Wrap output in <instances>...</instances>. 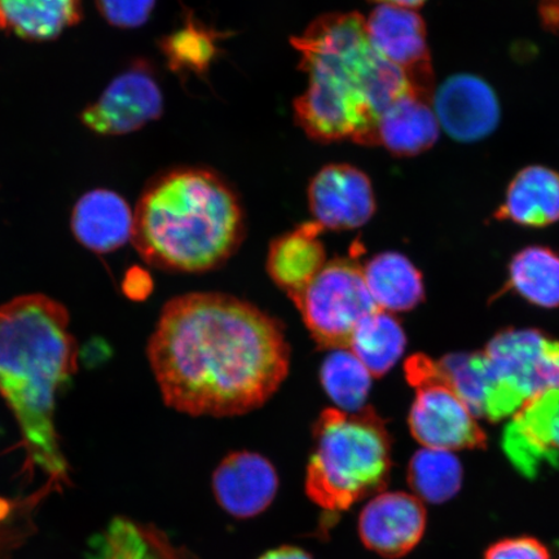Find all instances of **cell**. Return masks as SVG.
<instances>
[{
  "mask_svg": "<svg viewBox=\"0 0 559 559\" xmlns=\"http://www.w3.org/2000/svg\"><path fill=\"white\" fill-rule=\"evenodd\" d=\"M309 205L324 229L352 230L366 226L376 213V194L368 175L353 165L332 164L311 180Z\"/></svg>",
  "mask_w": 559,
  "mask_h": 559,
  "instance_id": "12",
  "label": "cell"
},
{
  "mask_svg": "<svg viewBox=\"0 0 559 559\" xmlns=\"http://www.w3.org/2000/svg\"><path fill=\"white\" fill-rule=\"evenodd\" d=\"M295 305L317 344L331 349L348 348L356 328L380 310L354 258L328 261Z\"/></svg>",
  "mask_w": 559,
  "mask_h": 559,
  "instance_id": "8",
  "label": "cell"
},
{
  "mask_svg": "<svg viewBox=\"0 0 559 559\" xmlns=\"http://www.w3.org/2000/svg\"><path fill=\"white\" fill-rule=\"evenodd\" d=\"M498 221L543 228L559 222V174L542 165L524 167L508 187Z\"/></svg>",
  "mask_w": 559,
  "mask_h": 559,
  "instance_id": "18",
  "label": "cell"
},
{
  "mask_svg": "<svg viewBox=\"0 0 559 559\" xmlns=\"http://www.w3.org/2000/svg\"><path fill=\"white\" fill-rule=\"evenodd\" d=\"M407 335L393 313L376 311L361 321L349 342L356 358L373 377H382L390 372L402 358Z\"/></svg>",
  "mask_w": 559,
  "mask_h": 559,
  "instance_id": "24",
  "label": "cell"
},
{
  "mask_svg": "<svg viewBox=\"0 0 559 559\" xmlns=\"http://www.w3.org/2000/svg\"><path fill=\"white\" fill-rule=\"evenodd\" d=\"M539 13L547 29L559 35V0H539Z\"/></svg>",
  "mask_w": 559,
  "mask_h": 559,
  "instance_id": "31",
  "label": "cell"
},
{
  "mask_svg": "<svg viewBox=\"0 0 559 559\" xmlns=\"http://www.w3.org/2000/svg\"><path fill=\"white\" fill-rule=\"evenodd\" d=\"M260 559H312L304 549L296 547H280L269 550Z\"/></svg>",
  "mask_w": 559,
  "mask_h": 559,
  "instance_id": "32",
  "label": "cell"
},
{
  "mask_svg": "<svg viewBox=\"0 0 559 559\" xmlns=\"http://www.w3.org/2000/svg\"><path fill=\"white\" fill-rule=\"evenodd\" d=\"M72 230L83 247L107 254L132 240L134 214L120 194L108 190L91 191L74 206Z\"/></svg>",
  "mask_w": 559,
  "mask_h": 559,
  "instance_id": "16",
  "label": "cell"
},
{
  "mask_svg": "<svg viewBox=\"0 0 559 559\" xmlns=\"http://www.w3.org/2000/svg\"><path fill=\"white\" fill-rule=\"evenodd\" d=\"M485 559H550V554L542 542L520 536L492 544L486 550Z\"/></svg>",
  "mask_w": 559,
  "mask_h": 559,
  "instance_id": "30",
  "label": "cell"
},
{
  "mask_svg": "<svg viewBox=\"0 0 559 559\" xmlns=\"http://www.w3.org/2000/svg\"><path fill=\"white\" fill-rule=\"evenodd\" d=\"M103 17L122 29H135L148 21L156 0H96Z\"/></svg>",
  "mask_w": 559,
  "mask_h": 559,
  "instance_id": "29",
  "label": "cell"
},
{
  "mask_svg": "<svg viewBox=\"0 0 559 559\" xmlns=\"http://www.w3.org/2000/svg\"><path fill=\"white\" fill-rule=\"evenodd\" d=\"M167 407L230 417L267 403L289 373L282 323L225 293L173 298L146 346Z\"/></svg>",
  "mask_w": 559,
  "mask_h": 559,
  "instance_id": "1",
  "label": "cell"
},
{
  "mask_svg": "<svg viewBox=\"0 0 559 559\" xmlns=\"http://www.w3.org/2000/svg\"><path fill=\"white\" fill-rule=\"evenodd\" d=\"M372 374L349 348H335L320 369V381L335 408L348 414L365 409Z\"/></svg>",
  "mask_w": 559,
  "mask_h": 559,
  "instance_id": "26",
  "label": "cell"
},
{
  "mask_svg": "<svg viewBox=\"0 0 559 559\" xmlns=\"http://www.w3.org/2000/svg\"><path fill=\"white\" fill-rule=\"evenodd\" d=\"M324 230L317 222L305 223L270 245L269 274L293 304L328 262L324 243L319 239Z\"/></svg>",
  "mask_w": 559,
  "mask_h": 559,
  "instance_id": "17",
  "label": "cell"
},
{
  "mask_svg": "<svg viewBox=\"0 0 559 559\" xmlns=\"http://www.w3.org/2000/svg\"><path fill=\"white\" fill-rule=\"evenodd\" d=\"M416 397L409 411L412 436L428 449L477 450L487 437L439 361L418 354L405 365Z\"/></svg>",
  "mask_w": 559,
  "mask_h": 559,
  "instance_id": "7",
  "label": "cell"
},
{
  "mask_svg": "<svg viewBox=\"0 0 559 559\" xmlns=\"http://www.w3.org/2000/svg\"><path fill=\"white\" fill-rule=\"evenodd\" d=\"M55 489L45 486L31 499L11 501L0 499V559H10L13 549L29 537L35 528L32 526V512L38 502Z\"/></svg>",
  "mask_w": 559,
  "mask_h": 559,
  "instance_id": "28",
  "label": "cell"
},
{
  "mask_svg": "<svg viewBox=\"0 0 559 559\" xmlns=\"http://www.w3.org/2000/svg\"><path fill=\"white\" fill-rule=\"evenodd\" d=\"M463 465L453 452L438 449L417 451L408 466V484L415 496L430 504H443L463 486Z\"/></svg>",
  "mask_w": 559,
  "mask_h": 559,
  "instance_id": "25",
  "label": "cell"
},
{
  "mask_svg": "<svg viewBox=\"0 0 559 559\" xmlns=\"http://www.w3.org/2000/svg\"><path fill=\"white\" fill-rule=\"evenodd\" d=\"M278 477L274 465L253 452H234L213 474V491L218 504L239 520L253 519L274 501Z\"/></svg>",
  "mask_w": 559,
  "mask_h": 559,
  "instance_id": "15",
  "label": "cell"
},
{
  "mask_svg": "<svg viewBox=\"0 0 559 559\" xmlns=\"http://www.w3.org/2000/svg\"><path fill=\"white\" fill-rule=\"evenodd\" d=\"M239 195L206 167H178L145 188L134 215L132 242L143 260L165 271H212L245 237Z\"/></svg>",
  "mask_w": 559,
  "mask_h": 559,
  "instance_id": "4",
  "label": "cell"
},
{
  "mask_svg": "<svg viewBox=\"0 0 559 559\" xmlns=\"http://www.w3.org/2000/svg\"><path fill=\"white\" fill-rule=\"evenodd\" d=\"M362 272L370 296L382 311L408 312L425 298L421 272L407 257L396 251L376 255Z\"/></svg>",
  "mask_w": 559,
  "mask_h": 559,
  "instance_id": "21",
  "label": "cell"
},
{
  "mask_svg": "<svg viewBox=\"0 0 559 559\" xmlns=\"http://www.w3.org/2000/svg\"><path fill=\"white\" fill-rule=\"evenodd\" d=\"M82 16V0H0V32L25 40L58 38Z\"/></svg>",
  "mask_w": 559,
  "mask_h": 559,
  "instance_id": "20",
  "label": "cell"
},
{
  "mask_svg": "<svg viewBox=\"0 0 559 559\" xmlns=\"http://www.w3.org/2000/svg\"><path fill=\"white\" fill-rule=\"evenodd\" d=\"M88 559H194L153 526L116 516L90 544Z\"/></svg>",
  "mask_w": 559,
  "mask_h": 559,
  "instance_id": "22",
  "label": "cell"
},
{
  "mask_svg": "<svg viewBox=\"0 0 559 559\" xmlns=\"http://www.w3.org/2000/svg\"><path fill=\"white\" fill-rule=\"evenodd\" d=\"M370 2L379 3L380 5L400 7L405 10H416L426 3V0H370Z\"/></svg>",
  "mask_w": 559,
  "mask_h": 559,
  "instance_id": "33",
  "label": "cell"
},
{
  "mask_svg": "<svg viewBox=\"0 0 559 559\" xmlns=\"http://www.w3.org/2000/svg\"><path fill=\"white\" fill-rule=\"evenodd\" d=\"M312 436L305 488L319 508L331 514L346 512L386 488L391 439L373 408L355 414L328 408L314 423Z\"/></svg>",
  "mask_w": 559,
  "mask_h": 559,
  "instance_id": "5",
  "label": "cell"
},
{
  "mask_svg": "<svg viewBox=\"0 0 559 559\" xmlns=\"http://www.w3.org/2000/svg\"><path fill=\"white\" fill-rule=\"evenodd\" d=\"M428 514L423 501L407 492H381L361 510L359 535L374 554L397 559L423 540Z\"/></svg>",
  "mask_w": 559,
  "mask_h": 559,
  "instance_id": "13",
  "label": "cell"
},
{
  "mask_svg": "<svg viewBox=\"0 0 559 559\" xmlns=\"http://www.w3.org/2000/svg\"><path fill=\"white\" fill-rule=\"evenodd\" d=\"M163 111V91L152 68L142 61L116 76L81 118L95 134L126 135L156 121Z\"/></svg>",
  "mask_w": 559,
  "mask_h": 559,
  "instance_id": "9",
  "label": "cell"
},
{
  "mask_svg": "<svg viewBox=\"0 0 559 559\" xmlns=\"http://www.w3.org/2000/svg\"><path fill=\"white\" fill-rule=\"evenodd\" d=\"M440 129L459 143H475L498 129L501 108L488 83L471 73L453 74L432 95Z\"/></svg>",
  "mask_w": 559,
  "mask_h": 559,
  "instance_id": "11",
  "label": "cell"
},
{
  "mask_svg": "<svg viewBox=\"0 0 559 559\" xmlns=\"http://www.w3.org/2000/svg\"><path fill=\"white\" fill-rule=\"evenodd\" d=\"M366 27L374 50L402 70L417 94L431 100L435 72L424 19L415 11L382 4L369 13Z\"/></svg>",
  "mask_w": 559,
  "mask_h": 559,
  "instance_id": "10",
  "label": "cell"
},
{
  "mask_svg": "<svg viewBox=\"0 0 559 559\" xmlns=\"http://www.w3.org/2000/svg\"><path fill=\"white\" fill-rule=\"evenodd\" d=\"M506 290H513L527 302L557 309L559 307V255L544 247L519 251L509 263Z\"/></svg>",
  "mask_w": 559,
  "mask_h": 559,
  "instance_id": "23",
  "label": "cell"
},
{
  "mask_svg": "<svg viewBox=\"0 0 559 559\" xmlns=\"http://www.w3.org/2000/svg\"><path fill=\"white\" fill-rule=\"evenodd\" d=\"M64 306L26 295L0 306V395L21 431L23 473L44 472L58 491L69 479L55 428L56 396L79 370V345Z\"/></svg>",
  "mask_w": 559,
  "mask_h": 559,
  "instance_id": "3",
  "label": "cell"
},
{
  "mask_svg": "<svg viewBox=\"0 0 559 559\" xmlns=\"http://www.w3.org/2000/svg\"><path fill=\"white\" fill-rule=\"evenodd\" d=\"M219 34L188 17L185 26L163 41V51L177 73L204 74L218 56Z\"/></svg>",
  "mask_w": 559,
  "mask_h": 559,
  "instance_id": "27",
  "label": "cell"
},
{
  "mask_svg": "<svg viewBox=\"0 0 559 559\" xmlns=\"http://www.w3.org/2000/svg\"><path fill=\"white\" fill-rule=\"evenodd\" d=\"M484 402L481 417L500 421L545 391L559 388V341L535 330H507L474 353Z\"/></svg>",
  "mask_w": 559,
  "mask_h": 559,
  "instance_id": "6",
  "label": "cell"
},
{
  "mask_svg": "<svg viewBox=\"0 0 559 559\" xmlns=\"http://www.w3.org/2000/svg\"><path fill=\"white\" fill-rule=\"evenodd\" d=\"M290 41L309 79L295 102L296 122L305 134L323 144L379 145L384 111L416 91L370 45L366 19L358 12L326 13Z\"/></svg>",
  "mask_w": 559,
  "mask_h": 559,
  "instance_id": "2",
  "label": "cell"
},
{
  "mask_svg": "<svg viewBox=\"0 0 559 559\" xmlns=\"http://www.w3.org/2000/svg\"><path fill=\"white\" fill-rule=\"evenodd\" d=\"M440 126L431 100L416 93L401 97L379 123V145L396 157H415L435 146Z\"/></svg>",
  "mask_w": 559,
  "mask_h": 559,
  "instance_id": "19",
  "label": "cell"
},
{
  "mask_svg": "<svg viewBox=\"0 0 559 559\" xmlns=\"http://www.w3.org/2000/svg\"><path fill=\"white\" fill-rule=\"evenodd\" d=\"M513 465L527 477L559 464V388L545 391L516 412L502 438Z\"/></svg>",
  "mask_w": 559,
  "mask_h": 559,
  "instance_id": "14",
  "label": "cell"
}]
</instances>
